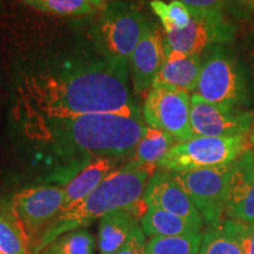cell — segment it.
I'll use <instances>...</instances> for the list:
<instances>
[{"instance_id": "22", "label": "cell", "mask_w": 254, "mask_h": 254, "mask_svg": "<svg viewBox=\"0 0 254 254\" xmlns=\"http://www.w3.org/2000/svg\"><path fill=\"white\" fill-rule=\"evenodd\" d=\"M201 238V234L152 237L146 244L145 254H198Z\"/></svg>"}, {"instance_id": "32", "label": "cell", "mask_w": 254, "mask_h": 254, "mask_svg": "<svg viewBox=\"0 0 254 254\" xmlns=\"http://www.w3.org/2000/svg\"><path fill=\"white\" fill-rule=\"evenodd\" d=\"M91 1L94 6H99V5H101V2H103L104 0H91Z\"/></svg>"}, {"instance_id": "14", "label": "cell", "mask_w": 254, "mask_h": 254, "mask_svg": "<svg viewBox=\"0 0 254 254\" xmlns=\"http://www.w3.org/2000/svg\"><path fill=\"white\" fill-rule=\"evenodd\" d=\"M254 151L247 150L234 161L226 212L230 220L254 222Z\"/></svg>"}, {"instance_id": "28", "label": "cell", "mask_w": 254, "mask_h": 254, "mask_svg": "<svg viewBox=\"0 0 254 254\" xmlns=\"http://www.w3.org/2000/svg\"><path fill=\"white\" fill-rule=\"evenodd\" d=\"M146 239L141 226H138L132 232L126 244L116 254H145Z\"/></svg>"}, {"instance_id": "27", "label": "cell", "mask_w": 254, "mask_h": 254, "mask_svg": "<svg viewBox=\"0 0 254 254\" xmlns=\"http://www.w3.org/2000/svg\"><path fill=\"white\" fill-rule=\"evenodd\" d=\"M226 8L240 23L254 24V0H226Z\"/></svg>"}, {"instance_id": "9", "label": "cell", "mask_w": 254, "mask_h": 254, "mask_svg": "<svg viewBox=\"0 0 254 254\" xmlns=\"http://www.w3.org/2000/svg\"><path fill=\"white\" fill-rule=\"evenodd\" d=\"M65 192L62 187L37 186L21 190L13 196V212L17 224L27 237L33 250L64 208Z\"/></svg>"}, {"instance_id": "21", "label": "cell", "mask_w": 254, "mask_h": 254, "mask_svg": "<svg viewBox=\"0 0 254 254\" xmlns=\"http://www.w3.org/2000/svg\"><path fill=\"white\" fill-rule=\"evenodd\" d=\"M150 6L160 20L164 33L180 31L189 26L190 21V7L180 0H172L171 2L152 0Z\"/></svg>"}, {"instance_id": "3", "label": "cell", "mask_w": 254, "mask_h": 254, "mask_svg": "<svg viewBox=\"0 0 254 254\" xmlns=\"http://www.w3.org/2000/svg\"><path fill=\"white\" fill-rule=\"evenodd\" d=\"M155 168L129 160L119 170H114L86 198L62 209L41 234L32 252L37 254L63 234L88 226L95 219L120 209H132L141 219L148 209L144 200L145 190Z\"/></svg>"}, {"instance_id": "12", "label": "cell", "mask_w": 254, "mask_h": 254, "mask_svg": "<svg viewBox=\"0 0 254 254\" xmlns=\"http://www.w3.org/2000/svg\"><path fill=\"white\" fill-rule=\"evenodd\" d=\"M144 200L148 207H157L176 214L192 224L196 230L201 231L204 227V218L173 173L163 170L155 172L146 187Z\"/></svg>"}, {"instance_id": "20", "label": "cell", "mask_w": 254, "mask_h": 254, "mask_svg": "<svg viewBox=\"0 0 254 254\" xmlns=\"http://www.w3.org/2000/svg\"><path fill=\"white\" fill-rule=\"evenodd\" d=\"M94 250L93 234L79 228L58 237L37 254H94Z\"/></svg>"}, {"instance_id": "11", "label": "cell", "mask_w": 254, "mask_h": 254, "mask_svg": "<svg viewBox=\"0 0 254 254\" xmlns=\"http://www.w3.org/2000/svg\"><path fill=\"white\" fill-rule=\"evenodd\" d=\"M254 126V111L211 104L193 93L190 95V128L196 136L246 135Z\"/></svg>"}, {"instance_id": "16", "label": "cell", "mask_w": 254, "mask_h": 254, "mask_svg": "<svg viewBox=\"0 0 254 254\" xmlns=\"http://www.w3.org/2000/svg\"><path fill=\"white\" fill-rule=\"evenodd\" d=\"M140 218L132 209H120L104 215L98 226L99 254H116L139 226Z\"/></svg>"}, {"instance_id": "33", "label": "cell", "mask_w": 254, "mask_h": 254, "mask_svg": "<svg viewBox=\"0 0 254 254\" xmlns=\"http://www.w3.org/2000/svg\"><path fill=\"white\" fill-rule=\"evenodd\" d=\"M24 2H27V1H31V0H23Z\"/></svg>"}, {"instance_id": "17", "label": "cell", "mask_w": 254, "mask_h": 254, "mask_svg": "<svg viewBox=\"0 0 254 254\" xmlns=\"http://www.w3.org/2000/svg\"><path fill=\"white\" fill-rule=\"evenodd\" d=\"M114 165L113 159L109 157H98L88 163L80 173L64 187V208L74 205L93 192L113 172Z\"/></svg>"}, {"instance_id": "18", "label": "cell", "mask_w": 254, "mask_h": 254, "mask_svg": "<svg viewBox=\"0 0 254 254\" xmlns=\"http://www.w3.org/2000/svg\"><path fill=\"white\" fill-rule=\"evenodd\" d=\"M140 224L145 236L151 238L200 234V231L185 219L157 207H148Z\"/></svg>"}, {"instance_id": "10", "label": "cell", "mask_w": 254, "mask_h": 254, "mask_svg": "<svg viewBox=\"0 0 254 254\" xmlns=\"http://www.w3.org/2000/svg\"><path fill=\"white\" fill-rule=\"evenodd\" d=\"M148 126L173 135L178 141L193 138L190 128V97L182 91L152 87L142 107Z\"/></svg>"}, {"instance_id": "4", "label": "cell", "mask_w": 254, "mask_h": 254, "mask_svg": "<svg viewBox=\"0 0 254 254\" xmlns=\"http://www.w3.org/2000/svg\"><path fill=\"white\" fill-rule=\"evenodd\" d=\"M194 94L211 104L251 110L254 105V80L244 55L231 45L208 51L202 59Z\"/></svg>"}, {"instance_id": "31", "label": "cell", "mask_w": 254, "mask_h": 254, "mask_svg": "<svg viewBox=\"0 0 254 254\" xmlns=\"http://www.w3.org/2000/svg\"><path fill=\"white\" fill-rule=\"evenodd\" d=\"M249 144L254 146V126H253L252 131H251V134L249 136Z\"/></svg>"}, {"instance_id": "13", "label": "cell", "mask_w": 254, "mask_h": 254, "mask_svg": "<svg viewBox=\"0 0 254 254\" xmlns=\"http://www.w3.org/2000/svg\"><path fill=\"white\" fill-rule=\"evenodd\" d=\"M166 58L164 34L152 21H148L141 39L129 58V72L133 92L141 94L151 90L159 69Z\"/></svg>"}, {"instance_id": "24", "label": "cell", "mask_w": 254, "mask_h": 254, "mask_svg": "<svg viewBox=\"0 0 254 254\" xmlns=\"http://www.w3.org/2000/svg\"><path fill=\"white\" fill-rule=\"evenodd\" d=\"M26 4L40 12L62 17L90 14L95 7L91 0H31Z\"/></svg>"}, {"instance_id": "26", "label": "cell", "mask_w": 254, "mask_h": 254, "mask_svg": "<svg viewBox=\"0 0 254 254\" xmlns=\"http://www.w3.org/2000/svg\"><path fill=\"white\" fill-rule=\"evenodd\" d=\"M222 225L238 240L244 254H254V222L249 224L227 219L222 221Z\"/></svg>"}, {"instance_id": "25", "label": "cell", "mask_w": 254, "mask_h": 254, "mask_svg": "<svg viewBox=\"0 0 254 254\" xmlns=\"http://www.w3.org/2000/svg\"><path fill=\"white\" fill-rule=\"evenodd\" d=\"M19 225L0 215V254H33Z\"/></svg>"}, {"instance_id": "19", "label": "cell", "mask_w": 254, "mask_h": 254, "mask_svg": "<svg viewBox=\"0 0 254 254\" xmlns=\"http://www.w3.org/2000/svg\"><path fill=\"white\" fill-rule=\"evenodd\" d=\"M179 141L170 133L147 126L144 135L133 151L131 160L151 166H158L165 155Z\"/></svg>"}, {"instance_id": "8", "label": "cell", "mask_w": 254, "mask_h": 254, "mask_svg": "<svg viewBox=\"0 0 254 254\" xmlns=\"http://www.w3.org/2000/svg\"><path fill=\"white\" fill-rule=\"evenodd\" d=\"M234 163L224 166L173 173L205 222L212 227L224 221ZM172 173V172H171Z\"/></svg>"}, {"instance_id": "34", "label": "cell", "mask_w": 254, "mask_h": 254, "mask_svg": "<svg viewBox=\"0 0 254 254\" xmlns=\"http://www.w3.org/2000/svg\"><path fill=\"white\" fill-rule=\"evenodd\" d=\"M253 168H254V158H253Z\"/></svg>"}, {"instance_id": "15", "label": "cell", "mask_w": 254, "mask_h": 254, "mask_svg": "<svg viewBox=\"0 0 254 254\" xmlns=\"http://www.w3.org/2000/svg\"><path fill=\"white\" fill-rule=\"evenodd\" d=\"M165 53L166 58L152 87H165L186 93L195 92L202 66V57L185 55L177 51H165Z\"/></svg>"}, {"instance_id": "1", "label": "cell", "mask_w": 254, "mask_h": 254, "mask_svg": "<svg viewBox=\"0 0 254 254\" xmlns=\"http://www.w3.org/2000/svg\"><path fill=\"white\" fill-rule=\"evenodd\" d=\"M129 63L100 56L63 69L25 74L17 86L15 112L23 120L67 119L87 114L142 117L129 88Z\"/></svg>"}, {"instance_id": "7", "label": "cell", "mask_w": 254, "mask_h": 254, "mask_svg": "<svg viewBox=\"0 0 254 254\" xmlns=\"http://www.w3.org/2000/svg\"><path fill=\"white\" fill-rule=\"evenodd\" d=\"M190 21L184 30L164 33L165 51H177L185 55H206L220 45H232L238 34V26L222 12L190 8Z\"/></svg>"}, {"instance_id": "23", "label": "cell", "mask_w": 254, "mask_h": 254, "mask_svg": "<svg viewBox=\"0 0 254 254\" xmlns=\"http://www.w3.org/2000/svg\"><path fill=\"white\" fill-rule=\"evenodd\" d=\"M198 254H244L233 234L222 225L211 227L204 233Z\"/></svg>"}, {"instance_id": "5", "label": "cell", "mask_w": 254, "mask_h": 254, "mask_svg": "<svg viewBox=\"0 0 254 254\" xmlns=\"http://www.w3.org/2000/svg\"><path fill=\"white\" fill-rule=\"evenodd\" d=\"M148 21L131 1H110L95 21L92 32L98 52L113 62L129 63Z\"/></svg>"}, {"instance_id": "2", "label": "cell", "mask_w": 254, "mask_h": 254, "mask_svg": "<svg viewBox=\"0 0 254 254\" xmlns=\"http://www.w3.org/2000/svg\"><path fill=\"white\" fill-rule=\"evenodd\" d=\"M28 138L52 146L62 154L116 158L133 153L144 135V117L87 114L67 119L23 120Z\"/></svg>"}, {"instance_id": "6", "label": "cell", "mask_w": 254, "mask_h": 254, "mask_svg": "<svg viewBox=\"0 0 254 254\" xmlns=\"http://www.w3.org/2000/svg\"><path fill=\"white\" fill-rule=\"evenodd\" d=\"M245 135L196 136L178 142L158 164L163 171L172 173L224 166L234 163L250 145Z\"/></svg>"}, {"instance_id": "30", "label": "cell", "mask_w": 254, "mask_h": 254, "mask_svg": "<svg viewBox=\"0 0 254 254\" xmlns=\"http://www.w3.org/2000/svg\"><path fill=\"white\" fill-rule=\"evenodd\" d=\"M243 52L249 64L254 80V28H251L243 37Z\"/></svg>"}, {"instance_id": "29", "label": "cell", "mask_w": 254, "mask_h": 254, "mask_svg": "<svg viewBox=\"0 0 254 254\" xmlns=\"http://www.w3.org/2000/svg\"><path fill=\"white\" fill-rule=\"evenodd\" d=\"M190 8L209 12H222L226 8V0H180Z\"/></svg>"}]
</instances>
